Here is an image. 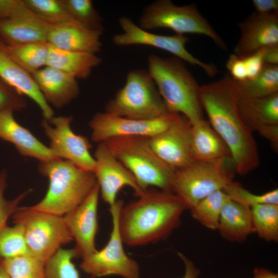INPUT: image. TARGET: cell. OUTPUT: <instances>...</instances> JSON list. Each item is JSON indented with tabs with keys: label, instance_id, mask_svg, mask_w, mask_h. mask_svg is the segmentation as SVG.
<instances>
[{
	"label": "cell",
	"instance_id": "5bb4252c",
	"mask_svg": "<svg viewBox=\"0 0 278 278\" xmlns=\"http://www.w3.org/2000/svg\"><path fill=\"white\" fill-rule=\"evenodd\" d=\"M95 166L93 171L99 193L103 201L113 205L120 190L131 187L138 197L145 190L141 188L132 173L110 150L105 143L98 144L94 155Z\"/></svg>",
	"mask_w": 278,
	"mask_h": 278
},
{
	"label": "cell",
	"instance_id": "ab89813d",
	"mask_svg": "<svg viewBox=\"0 0 278 278\" xmlns=\"http://www.w3.org/2000/svg\"><path fill=\"white\" fill-rule=\"evenodd\" d=\"M226 67L234 80L241 82L247 80V69L242 57L234 53L230 55L226 63Z\"/></svg>",
	"mask_w": 278,
	"mask_h": 278
},
{
	"label": "cell",
	"instance_id": "ac0fdd59",
	"mask_svg": "<svg viewBox=\"0 0 278 278\" xmlns=\"http://www.w3.org/2000/svg\"><path fill=\"white\" fill-rule=\"evenodd\" d=\"M0 78L20 94L31 99L40 108L43 118L49 120L54 111L45 101L32 75L9 55L7 45L0 40Z\"/></svg>",
	"mask_w": 278,
	"mask_h": 278
},
{
	"label": "cell",
	"instance_id": "3957f363",
	"mask_svg": "<svg viewBox=\"0 0 278 278\" xmlns=\"http://www.w3.org/2000/svg\"><path fill=\"white\" fill-rule=\"evenodd\" d=\"M147 66L168 112L182 115L191 124L204 118L200 85L183 61L150 54Z\"/></svg>",
	"mask_w": 278,
	"mask_h": 278
},
{
	"label": "cell",
	"instance_id": "d4e9b609",
	"mask_svg": "<svg viewBox=\"0 0 278 278\" xmlns=\"http://www.w3.org/2000/svg\"><path fill=\"white\" fill-rule=\"evenodd\" d=\"M217 230L228 241L243 242L254 233L250 208L229 199L221 211Z\"/></svg>",
	"mask_w": 278,
	"mask_h": 278
},
{
	"label": "cell",
	"instance_id": "9c48e42d",
	"mask_svg": "<svg viewBox=\"0 0 278 278\" xmlns=\"http://www.w3.org/2000/svg\"><path fill=\"white\" fill-rule=\"evenodd\" d=\"M227 163L228 161H194L175 170L172 193L190 210L198 201L216 191L223 190L233 181L234 172Z\"/></svg>",
	"mask_w": 278,
	"mask_h": 278
},
{
	"label": "cell",
	"instance_id": "ffe728a7",
	"mask_svg": "<svg viewBox=\"0 0 278 278\" xmlns=\"http://www.w3.org/2000/svg\"><path fill=\"white\" fill-rule=\"evenodd\" d=\"M13 112L11 110L0 112V138L12 144L22 155L40 162L58 159L49 147L15 119Z\"/></svg>",
	"mask_w": 278,
	"mask_h": 278
},
{
	"label": "cell",
	"instance_id": "f1b7e54d",
	"mask_svg": "<svg viewBox=\"0 0 278 278\" xmlns=\"http://www.w3.org/2000/svg\"><path fill=\"white\" fill-rule=\"evenodd\" d=\"M235 81L241 97H262L277 93L278 65H265L261 72L254 79Z\"/></svg>",
	"mask_w": 278,
	"mask_h": 278
},
{
	"label": "cell",
	"instance_id": "d6a6232c",
	"mask_svg": "<svg viewBox=\"0 0 278 278\" xmlns=\"http://www.w3.org/2000/svg\"><path fill=\"white\" fill-rule=\"evenodd\" d=\"M78 257L74 248H60L45 263L46 278H80L72 260ZM90 278H96L91 276Z\"/></svg>",
	"mask_w": 278,
	"mask_h": 278
},
{
	"label": "cell",
	"instance_id": "cb8c5ba5",
	"mask_svg": "<svg viewBox=\"0 0 278 278\" xmlns=\"http://www.w3.org/2000/svg\"><path fill=\"white\" fill-rule=\"evenodd\" d=\"M238 108L247 125L259 134L271 126H278V92L262 97L240 96Z\"/></svg>",
	"mask_w": 278,
	"mask_h": 278
},
{
	"label": "cell",
	"instance_id": "60d3db41",
	"mask_svg": "<svg viewBox=\"0 0 278 278\" xmlns=\"http://www.w3.org/2000/svg\"><path fill=\"white\" fill-rule=\"evenodd\" d=\"M28 9L23 0H0V20L14 17Z\"/></svg>",
	"mask_w": 278,
	"mask_h": 278
},
{
	"label": "cell",
	"instance_id": "d590c367",
	"mask_svg": "<svg viewBox=\"0 0 278 278\" xmlns=\"http://www.w3.org/2000/svg\"><path fill=\"white\" fill-rule=\"evenodd\" d=\"M11 278H46L45 264L30 255L0 261Z\"/></svg>",
	"mask_w": 278,
	"mask_h": 278
},
{
	"label": "cell",
	"instance_id": "bcb514c9",
	"mask_svg": "<svg viewBox=\"0 0 278 278\" xmlns=\"http://www.w3.org/2000/svg\"><path fill=\"white\" fill-rule=\"evenodd\" d=\"M0 278H11L4 265L0 263Z\"/></svg>",
	"mask_w": 278,
	"mask_h": 278
},
{
	"label": "cell",
	"instance_id": "7c38bea8",
	"mask_svg": "<svg viewBox=\"0 0 278 278\" xmlns=\"http://www.w3.org/2000/svg\"><path fill=\"white\" fill-rule=\"evenodd\" d=\"M72 116H54L49 120L43 118L41 125L50 141L49 147L57 158L93 172L95 160L90 152L92 145L86 137L72 130Z\"/></svg>",
	"mask_w": 278,
	"mask_h": 278
},
{
	"label": "cell",
	"instance_id": "f546056e",
	"mask_svg": "<svg viewBox=\"0 0 278 278\" xmlns=\"http://www.w3.org/2000/svg\"><path fill=\"white\" fill-rule=\"evenodd\" d=\"M254 233L267 241L278 240V204H260L250 208Z\"/></svg>",
	"mask_w": 278,
	"mask_h": 278
},
{
	"label": "cell",
	"instance_id": "8fae6325",
	"mask_svg": "<svg viewBox=\"0 0 278 278\" xmlns=\"http://www.w3.org/2000/svg\"><path fill=\"white\" fill-rule=\"evenodd\" d=\"M123 32L112 38L113 43L117 46L143 45L157 48L172 54L184 62L201 68L210 77L217 73V66L213 63L204 62L191 54L186 48L189 38L182 35H161L144 30L127 16L118 20Z\"/></svg>",
	"mask_w": 278,
	"mask_h": 278
},
{
	"label": "cell",
	"instance_id": "7a4b0ae2",
	"mask_svg": "<svg viewBox=\"0 0 278 278\" xmlns=\"http://www.w3.org/2000/svg\"><path fill=\"white\" fill-rule=\"evenodd\" d=\"M121 207L118 219L124 244L136 247L164 240L180 224L187 208L174 193L147 189Z\"/></svg>",
	"mask_w": 278,
	"mask_h": 278
},
{
	"label": "cell",
	"instance_id": "ee69618b",
	"mask_svg": "<svg viewBox=\"0 0 278 278\" xmlns=\"http://www.w3.org/2000/svg\"><path fill=\"white\" fill-rule=\"evenodd\" d=\"M264 61L265 65H278V44L266 48Z\"/></svg>",
	"mask_w": 278,
	"mask_h": 278
},
{
	"label": "cell",
	"instance_id": "9a60e30c",
	"mask_svg": "<svg viewBox=\"0 0 278 278\" xmlns=\"http://www.w3.org/2000/svg\"><path fill=\"white\" fill-rule=\"evenodd\" d=\"M190 126L186 117L177 114L166 129L148 137L154 152L175 170L194 162L190 147Z\"/></svg>",
	"mask_w": 278,
	"mask_h": 278
},
{
	"label": "cell",
	"instance_id": "277c9868",
	"mask_svg": "<svg viewBox=\"0 0 278 278\" xmlns=\"http://www.w3.org/2000/svg\"><path fill=\"white\" fill-rule=\"evenodd\" d=\"M38 171L48 179L49 186L44 198L30 207L59 216L80 204L97 184L93 172L63 159L40 162Z\"/></svg>",
	"mask_w": 278,
	"mask_h": 278
},
{
	"label": "cell",
	"instance_id": "7bdbcfd3",
	"mask_svg": "<svg viewBox=\"0 0 278 278\" xmlns=\"http://www.w3.org/2000/svg\"><path fill=\"white\" fill-rule=\"evenodd\" d=\"M178 255L183 261L185 267L184 274L181 278H198L201 273L199 269L183 253L178 252Z\"/></svg>",
	"mask_w": 278,
	"mask_h": 278
},
{
	"label": "cell",
	"instance_id": "b9f144b4",
	"mask_svg": "<svg viewBox=\"0 0 278 278\" xmlns=\"http://www.w3.org/2000/svg\"><path fill=\"white\" fill-rule=\"evenodd\" d=\"M252 4L256 12L261 14L278 11L277 0H253Z\"/></svg>",
	"mask_w": 278,
	"mask_h": 278
},
{
	"label": "cell",
	"instance_id": "4316f807",
	"mask_svg": "<svg viewBox=\"0 0 278 278\" xmlns=\"http://www.w3.org/2000/svg\"><path fill=\"white\" fill-rule=\"evenodd\" d=\"M50 47L47 42L7 45L11 57L31 75L47 65Z\"/></svg>",
	"mask_w": 278,
	"mask_h": 278
},
{
	"label": "cell",
	"instance_id": "83f0119b",
	"mask_svg": "<svg viewBox=\"0 0 278 278\" xmlns=\"http://www.w3.org/2000/svg\"><path fill=\"white\" fill-rule=\"evenodd\" d=\"M229 200L224 190H219L198 201L189 210L193 218L203 227L217 230L221 211Z\"/></svg>",
	"mask_w": 278,
	"mask_h": 278
},
{
	"label": "cell",
	"instance_id": "52a82bcc",
	"mask_svg": "<svg viewBox=\"0 0 278 278\" xmlns=\"http://www.w3.org/2000/svg\"><path fill=\"white\" fill-rule=\"evenodd\" d=\"M138 25L148 31L167 28L178 34L204 35L212 39L222 50H227L224 41L195 4L177 6L170 0L155 1L144 8Z\"/></svg>",
	"mask_w": 278,
	"mask_h": 278
},
{
	"label": "cell",
	"instance_id": "7402d4cb",
	"mask_svg": "<svg viewBox=\"0 0 278 278\" xmlns=\"http://www.w3.org/2000/svg\"><path fill=\"white\" fill-rule=\"evenodd\" d=\"M101 35L72 21L51 25L47 42L62 50L97 54L101 50Z\"/></svg>",
	"mask_w": 278,
	"mask_h": 278
},
{
	"label": "cell",
	"instance_id": "e575fe53",
	"mask_svg": "<svg viewBox=\"0 0 278 278\" xmlns=\"http://www.w3.org/2000/svg\"><path fill=\"white\" fill-rule=\"evenodd\" d=\"M223 190L230 200L249 208L260 204H278L277 188L262 194H255L244 188L239 182L233 181Z\"/></svg>",
	"mask_w": 278,
	"mask_h": 278
},
{
	"label": "cell",
	"instance_id": "30bf717a",
	"mask_svg": "<svg viewBox=\"0 0 278 278\" xmlns=\"http://www.w3.org/2000/svg\"><path fill=\"white\" fill-rule=\"evenodd\" d=\"M124 204L123 200H117L109 207L112 227L107 244L101 250L82 259L80 268L92 277L115 275L123 278H140L139 265L125 252L119 231V215Z\"/></svg>",
	"mask_w": 278,
	"mask_h": 278
},
{
	"label": "cell",
	"instance_id": "74e56055",
	"mask_svg": "<svg viewBox=\"0 0 278 278\" xmlns=\"http://www.w3.org/2000/svg\"><path fill=\"white\" fill-rule=\"evenodd\" d=\"M26 107L27 102L24 96L0 78V112L4 110L20 111Z\"/></svg>",
	"mask_w": 278,
	"mask_h": 278
},
{
	"label": "cell",
	"instance_id": "484cf974",
	"mask_svg": "<svg viewBox=\"0 0 278 278\" xmlns=\"http://www.w3.org/2000/svg\"><path fill=\"white\" fill-rule=\"evenodd\" d=\"M101 62L96 54L67 51L50 45L46 66L65 72L77 80L85 79Z\"/></svg>",
	"mask_w": 278,
	"mask_h": 278
},
{
	"label": "cell",
	"instance_id": "603a6c76",
	"mask_svg": "<svg viewBox=\"0 0 278 278\" xmlns=\"http://www.w3.org/2000/svg\"><path fill=\"white\" fill-rule=\"evenodd\" d=\"M190 140L194 161L218 163L231 158L227 146L204 118L191 124Z\"/></svg>",
	"mask_w": 278,
	"mask_h": 278
},
{
	"label": "cell",
	"instance_id": "f6af8a7d",
	"mask_svg": "<svg viewBox=\"0 0 278 278\" xmlns=\"http://www.w3.org/2000/svg\"><path fill=\"white\" fill-rule=\"evenodd\" d=\"M253 278H278V274L264 267H255L253 270Z\"/></svg>",
	"mask_w": 278,
	"mask_h": 278
},
{
	"label": "cell",
	"instance_id": "44dd1931",
	"mask_svg": "<svg viewBox=\"0 0 278 278\" xmlns=\"http://www.w3.org/2000/svg\"><path fill=\"white\" fill-rule=\"evenodd\" d=\"M51 26L28 8L14 17L0 20V40L9 46L47 42Z\"/></svg>",
	"mask_w": 278,
	"mask_h": 278
},
{
	"label": "cell",
	"instance_id": "e0dca14e",
	"mask_svg": "<svg viewBox=\"0 0 278 278\" xmlns=\"http://www.w3.org/2000/svg\"><path fill=\"white\" fill-rule=\"evenodd\" d=\"M240 37L234 54L244 57L262 48L278 44V11L254 12L238 23Z\"/></svg>",
	"mask_w": 278,
	"mask_h": 278
},
{
	"label": "cell",
	"instance_id": "4fadbf2b",
	"mask_svg": "<svg viewBox=\"0 0 278 278\" xmlns=\"http://www.w3.org/2000/svg\"><path fill=\"white\" fill-rule=\"evenodd\" d=\"M177 114L167 113L155 119H134L105 112L95 114L89 121L91 140L97 144L120 137H152L166 129Z\"/></svg>",
	"mask_w": 278,
	"mask_h": 278
},
{
	"label": "cell",
	"instance_id": "1f68e13d",
	"mask_svg": "<svg viewBox=\"0 0 278 278\" xmlns=\"http://www.w3.org/2000/svg\"><path fill=\"white\" fill-rule=\"evenodd\" d=\"M28 8L39 18L55 25L75 21L63 0H23Z\"/></svg>",
	"mask_w": 278,
	"mask_h": 278
},
{
	"label": "cell",
	"instance_id": "8992f818",
	"mask_svg": "<svg viewBox=\"0 0 278 278\" xmlns=\"http://www.w3.org/2000/svg\"><path fill=\"white\" fill-rule=\"evenodd\" d=\"M105 112L142 120L155 119L169 113L150 75L141 68L127 74L124 85L107 102Z\"/></svg>",
	"mask_w": 278,
	"mask_h": 278
},
{
	"label": "cell",
	"instance_id": "6da1fadb",
	"mask_svg": "<svg viewBox=\"0 0 278 278\" xmlns=\"http://www.w3.org/2000/svg\"><path fill=\"white\" fill-rule=\"evenodd\" d=\"M240 96L229 74L200 86L199 98L208 121L227 146L235 172L244 175L258 166L259 157L252 131L239 110Z\"/></svg>",
	"mask_w": 278,
	"mask_h": 278
},
{
	"label": "cell",
	"instance_id": "ba28073f",
	"mask_svg": "<svg viewBox=\"0 0 278 278\" xmlns=\"http://www.w3.org/2000/svg\"><path fill=\"white\" fill-rule=\"evenodd\" d=\"M12 218L14 224L22 226L31 256L44 264L73 240L63 216L25 206L18 207Z\"/></svg>",
	"mask_w": 278,
	"mask_h": 278
},
{
	"label": "cell",
	"instance_id": "4dcf8cb0",
	"mask_svg": "<svg viewBox=\"0 0 278 278\" xmlns=\"http://www.w3.org/2000/svg\"><path fill=\"white\" fill-rule=\"evenodd\" d=\"M27 255L31 256L22 226H5L0 231V261Z\"/></svg>",
	"mask_w": 278,
	"mask_h": 278
},
{
	"label": "cell",
	"instance_id": "836d02e7",
	"mask_svg": "<svg viewBox=\"0 0 278 278\" xmlns=\"http://www.w3.org/2000/svg\"><path fill=\"white\" fill-rule=\"evenodd\" d=\"M72 18L83 27L101 34L102 19L91 0H63Z\"/></svg>",
	"mask_w": 278,
	"mask_h": 278
},
{
	"label": "cell",
	"instance_id": "8d00e7d4",
	"mask_svg": "<svg viewBox=\"0 0 278 278\" xmlns=\"http://www.w3.org/2000/svg\"><path fill=\"white\" fill-rule=\"evenodd\" d=\"M7 178L6 170H2L0 171V231L7 225L8 218L15 212L20 203L31 191L29 189L14 199H6L4 192L7 186Z\"/></svg>",
	"mask_w": 278,
	"mask_h": 278
},
{
	"label": "cell",
	"instance_id": "d6986e66",
	"mask_svg": "<svg viewBox=\"0 0 278 278\" xmlns=\"http://www.w3.org/2000/svg\"><path fill=\"white\" fill-rule=\"evenodd\" d=\"M31 75L45 101L56 109L63 108L79 94L77 80L57 68L46 66Z\"/></svg>",
	"mask_w": 278,
	"mask_h": 278
},
{
	"label": "cell",
	"instance_id": "f35d334b",
	"mask_svg": "<svg viewBox=\"0 0 278 278\" xmlns=\"http://www.w3.org/2000/svg\"><path fill=\"white\" fill-rule=\"evenodd\" d=\"M267 47L262 48L244 57L247 72V80L255 78L262 71L264 65V57Z\"/></svg>",
	"mask_w": 278,
	"mask_h": 278
},
{
	"label": "cell",
	"instance_id": "2e32d148",
	"mask_svg": "<svg viewBox=\"0 0 278 278\" xmlns=\"http://www.w3.org/2000/svg\"><path fill=\"white\" fill-rule=\"evenodd\" d=\"M99 195L97 183L80 204L63 216L75 241L74 248L78 257L82 259L97 250L95 238L98 231L97 211Z\"/></svg>",
	"mask_w": 278,
	"mask_h": 278
},
{
	"label": "cell",
	"instance_id": "5b68a950",
	"mask_svg": "<svg viewBox=\"0 0 278 278\" xmlns=\"http://www.w3.org/2000/svg\"><path fill=\"white\" fill-rule=\"evenodd\" d=\"M104 143L132 173L141 189L145 190L153 187L172 193L175 170L154 152L148 137H116Z\"/></svg>",
	"mask_w": 278,
	"mask_h": 278
}]
</instances>
